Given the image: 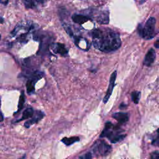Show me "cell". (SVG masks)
I'll list each match as a JSON object with an SVG mask.
<instances>
[{
	"label": "cell",
	"mask_w": 159,
	"mask_h": 159,
	"mask_svg": "<svg viewBox=\"0 0 159 159\" xmlns=\"http://www.w3.org/2000/svg\"><path fill=\"white\" fill-rule=\"evenodd\" d=\"M94 47L103 52H111L120 48L121 40L119 35L109 28H99L91 32Z\"/></svg>",
	"instance_id": "1"
},
{
	"label": "cell",
	"mask_w": 159,
	"mask_h": 159,
	"mask_svg": "<svg viewBox=\"0 0 159 159\" xmlns=\"http://www.w3.org/2000/svg\"><path fill=\"white\" fill-rule=\"evenodd\" d=\"M38 29L39 25L32 21L22 20L17 24L10 35L18 42L25 43L28 42L30 35H34Z\"/></svg>",
	"instance_id": "2"
},
{
	"label": "cell",
	"mask_w": 159,
	"mask_h": 159,
	"mask_svg": "<svg viewBox=\"0 0 159 159\" xmlns=\"http://www.w3.org/2000/svg\"><path fill=\"white\" fill-rule=\"evenodd\" d=\"M156 19L153 17H150L145 22L144 26L139 24L137 27V32L139 35L145 40H150L153 39L157 32L155 31Z\"/></svg>",
	"instance_id": "3"
},
{
	"label": "cell",
	"mask_w": 159,
	"mask_h": 159,
	"mask_svg": "<svg viewBox=\"0 0 159 159\" xmlns=\"http://www.w3.org/2000/svg\"><path fill=\"white\" fill-rule=\"evenodd\" d=\"M118 128L114 127L110 122H107L105 127L102 131L100 137H107L112 143H116L123 140L125 135L119 134Z\"/></svg>",
	"instance_id": "4"
},
{
	"label": "cell",
	"mask_w": 159,
	"mask_h": 159,
	"mask_svg": "<svg viewBox=\"0 0 159 159\" xmlns=\"http://www.w3.org/2000/svg\"><path fill=\"white\" fill-rule=\"evenodd\" d=\"M85 15L88 16L91 19L95 20L98 24H107L109 22V12L107 11H98L94 9L86 11Z\"/></svg>",
	"instance_id": "5"
},
{
	"label": "cell",
	"mask_w": 159,
	"mask_h": 159,
	"mask_svg": "<svg viewBox=\"0 0 159 159\" xmlns=\"http://www.w3.org/2000/svg\"><path fill=\"white\" fill-rule=\"evenodd\" d=\"M44 76V73L40 71H35L32 72L26 83V89L28 94H32L35 91V83Z\"/></svg>",
	"instance_id": "6"
},
{
	"label": "cell",
	"mask_w": 159,
	"mask_h": 159,
	"mask_svg": "<svg viewBox=\"0 0 159 159\" xmlns=\"http://www.w3.org/2000/svg\"><path fill=\"white\" fill-rule=\"evenodd\" d=\"M112 148L111 147L106 143L104 141H99L96 143L93 148V152L96 155L106 156L108 155Z\"/></svg>",
	"instance_id": "7"
},
{
	"label": "cell",
	"mask_w": 159,
	"mask_h": 159,
	"mask_svg": "<svg viewBox=\"0 0 159 159\" xmlns=\"http://www.w3.org/2000/svg\"><path fill=\"white\" fill-rule=\"evenodd\" d=\"M52 52L55 54H59L61 56L66 57L68 55V50L65 45L61 43H52L50 45Z\"/></svg>",
	"instance_id": "8"
},
{
	"label": "cell",
	"mask_w": 159,
	"mask_h": 159,
	"mask_svg": "<svg viewBox=\"0 0 159 159\" xmlns=\"http://www.w3.org/2000/svg\"><path fill=\"white\" fill-rule=\"evenodd\" d=\"M117 77V71H114L112 75H111L110 77V80H109V86H108V88L107 90L106 91V94L103 99V102L104 103H106L107 102V101L109 100L111 95L112 94L114 85H115V81Z\"/></svg>",
	"instance_id": "9"
},
{
	"label": "cell",
	"mask_w": 159,
	"mask_h": 159,
	"mask_svg": "<svg viewBox=\"0 0 159 159\" xmlns=\"http://www.w3.org/2000/svg\"><path fill=\"white\" fill-rule=\"evenodd\" d=\"M44 116H45V114L42 111H36L35 112V114L34 113V114L32 116L31 119L28 120H27L24 123V126L26 128H29L31 125H32L33 124H36L38 122H39L40 120H42Z\"/></svg>",
	"instance_id": "10"
},
{
	"label": "cell",
	"mask_w": 159,
	"mask_h": 159,
	"mask_svg": "<svg viewBox=\"0 0 159 159\" xmlns=\"http://www.w3.org/2000/svg\"><path fill=\"white\" fill-rule=\"evenodd\" d=\"M49 0H22L24 6L27 9H36L46 4Z\"/></svg>",
	"instance_id": "11"
},
{
	"label": "cell",
	"mask_w": 159,
	"mask_h": 159,
	"mask_svg": "<svg viewBox=\"0 0 159 159\" xmlns=\"http://www.w3.org/2000/svg\"><path fill=\"white\" fill-rule=\"evenodd\" d=\"M73 39L75 43L78 48L83 50H88L91 45L86 39L78 36H74Z\"/></svg>",
	"instance_id": "12"
},
{
	"label": "cell",
	"mask_w": 159,
	"mask_h": 159,
	"mask_svg": "<svg viewBox=\"0 0 159 159\" xmlns=\"http://www.w3.org/2000/svg\"><path fill=\"white\" fill-rule=\"evenodd\" d=\"M156 57V53L153 48L148 50L145 55V58L143 60V65L147 66H150L155 61Z\"/></svg>",
	"instance_id": "13"
},
{
	"label": "cell",
	"mask_w": 159,
	"mask_h": 159,
	"mask_svg": "<svg viewBox=\"0 0 159 159\" xmlns=\"http://www.w3.org/2000/svg\"><path fill=\"white\" fill-rule=\"evenodd\" d=\"M71 19L75 23L80 25H82L86 22L89 20H91L89 17H88L85 14H73L71 16Z\"/></svg>",
	"instance_id": "14"
},
{
	"label": "cell",
	"mask_w": 159,
	"mask_h": 159,
	"mask_svg": "<svg viewBox=\"0 0 159 159\" xmlns=\"http://www.w3.org/2000/svg\"><path fill=\"white\" fill-rule=\"evenodd\" d=\"M112 117L117 120L119 123L124 124L128 121L129 120V116L127 113L125 112H116L112 114Z\"/></svg>",
	"instance_id": "15"
},
{
	"label": "cell",
	"mask_w": 159,
	"mask_h": 159,
	"mask_svg": "<svg viewBox=\"0 0 159 159\" xmlns=\"http://www.w3.org/2000/svg\"><path fill=\"white\" fill-rule=\"evenodd\" d=\"M34 113V109L32 107H27L23 112L22 115V117L20 119H18L17 120H16L15 122H19L22 121L23 120L30 118L33 116Z\"/></svg>",
	"instance_id": "16"
},
{
	"label": "cell",
	"mask_w": 159,
	"mask_h": 159,
	"mask_svg": "<svg viewBox=\"0 0 159 159\" xmlns=\"http://www.w3.org/2000/svg\"><path fill=\"white\" fill-rule=\"evenodd\" d=\"M80 140V138L78 137H64L61 141L66 146H69L76 142Z\"/></svg>",
	"instance_id": "17"
},
{
	"label": "cell",
	"mask_w": 159,
	"mask_h": 159,
	"mask_svg": "<svg viewBox=\"0 0 159 159\" xmlns=\"http://www.w3.org/2000/svg\"><path fill=\"white\" fill-rule=\"evenodd\" d=\"M25 94H24V92L22 91L21 92V94L19 96V103H18V109L16 113H18L19 112H20L21 111V109L23 108L24 103H25Z\"/></svg>",
	"instance_id": "18"
},
{
	"label": "cell",
	"mask_w": 159,
	"mask_h": 159,
	"mask_svg": "<svg viewBox=\"0 0 159 159\" xmlns=\"http://www.w3.org/2000/svg\"><path fill=\"white\" fill-rule=\"evenodd\" d=\"M62 26L63 27V29H65V30L66 31V32L71 37H74V34L72 30L71 27H70V25L69 24H68L66 22H62Z\"/></svg>",
	"instance_id": "19"
},
{
	"label": "cell",
	"mask_w": 159,
	"mask_h": 159,
	"mask_svg": "<svg viewBox=\"0 0 159 159\" xmlns=\"http://www.w3.org/2000/svg\"><path fill=\"white\" fill-rule=\"evenodd\" d=\"M141 93L139 91H134L131 94V98L135 104H138L140 98Z\"/></svg>",
	"instance_id": "20"
},
{
	"label": "cell",
	"mask_w": 159,
	"mask_h": 159,
	"mask_svg": "<svg viewBox=\"0 0 159 159\" xmlns=\"http://www.w3.org/2000/svg\"><path fill=\"white\" fill-rule=\"evenodd\" d=\"M80 159H92V155L90 152L86 153L80 157Z\"/></svg>",
	"instance_id": "21"
},
{
	"label": "cell",
	"mask_w": 159,
	"mask_h": 159,
	"mask_svg": "<svg viewBox=\"0 0 159 159\" xmlns=\"http://www.w3.org/2000/svg\"><path fill=\"white\" fill-rule=\"evenodd\" d=\"M151 159H159V152L155 151L151 155Z\"/></svg>",
	"instance_id": "22"
},
{
	"label": "cell",
	"mask_w": 159,
	"mask_h": 159,
	"mask_svg": "<svg viewBox=\"0 0 159 159\" xmlns=\"http://www.w3.org/2000/svg\"><path fill=\"white\" fill-rule=\"evenodd\" d=\"M9 2V0H0V4L3 5H7Z\"/></svg>",
	"instance_id": "23"
},
{
	"label": "cell",
	"mask_w": 159,
	"mask_h": 159,
	"mask_svg": "<svg viewBox=\"0 0 159 159\" xmlns=\"http://www.w3.org/2000/svg\"><path fill=\"white\" fill-rule=\"evenodd\" d=\"M154 46L157 48H159V39L157 40L154 43Z\"/></svg>",
	"instance_id": "24"
},
{
	"label": "cell",
	"mask_w": 159,
	"mask_h": 159,
	"mask_svg": "<svg viewBox=\"0 0 159 159\" xmlns=\"http://www.w3.org/2000/svg\"><path fill=\"white\" fill-rule=\"evenodd\" d=\"M0 107H1V99H0ZM2 120H3V115L1 113V110H0V122H1Z\"/></svg>",
	"instance_id": "25"
},
{
	"label": "cell",
	"mask_w": 159,
	"mask_h": 159,
	"mask_svg": "<svg viewBox=\"0 0 159 159\" xmlns=\"http://www.w3.org/2000/svg\"><path fill=\"white\" fill-rule=\"evenodd\" d=\"M4 21V19L2 17H0V24H3Z\"/></svg>",
	"instance_id": "26"
},
{
	"label": "cell",
	"mask_w": 159,
	"mask_h": 159,
	"mask_svg": "<svg viewBox=\"0 0 159 159\" xmlns=\"http://www.w3.org/2000/svg\"><path fill=\"white\" fill-rule=\"evenodd\" d=\"M25 157V155H23L20 158H19V159H24Z\"/></svg>",
	"instance_id": "27"
},
{
	"label": "cell",
	"mask_w": 159,
	"mask_h": 159,
	"mask_svg": "<svg viewBox=\"0 0 159 159\" xmlns=\"http://www.w3.org/2000/svg\"><path fill=\"white\" fill-rule=\"evenodd\" d=\"M157 145H158V146H159V142H157Z\"/></svg>",
	"instance_id": "28"
},
{
	"label": "cell",
	"mask_w": 159,
	"mask_h": 159,
	"mask_svg": "<svg viewBox=\"0 0 159 159\" xmlns=\"http://www.w3.org/2000/svg\"><path fill=\"white\" fill-rule=\"evenodd\" d=\"M0 39H1V34H0Z\"/></svg>",
	"instance_id": "29"
}]
</instances>
